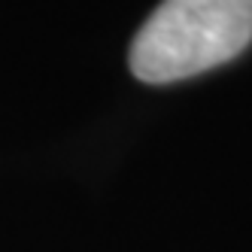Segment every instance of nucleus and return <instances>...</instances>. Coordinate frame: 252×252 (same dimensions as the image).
<instances>
[{
    "mask_svg": "<svg viewBox=\"0 0 252 252\" xmlns=\"http://www.w3.org/2000/svg\"><path fill=\"white\" fill-rule=\"evenodd\" d=\"M252 0H161L128 52L140 82L167 85L216 70L249 49Z\"/></svg>",
    "mask_w": 252,
    "mask_h": 252,
    "instance_id": "f257e3e1",
    "label": "nucleus"
}]
</instances>
